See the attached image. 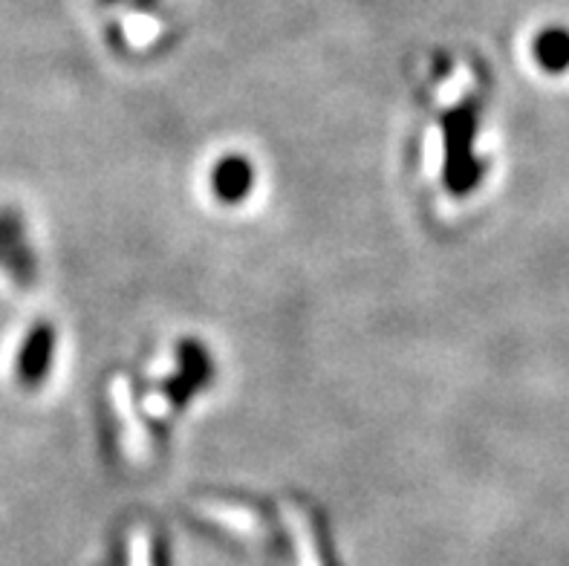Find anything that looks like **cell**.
<instances>
[{
	"label": "cell",
	"instance_id": "obj_1",
	"mask_svg": "<svg viewBox=\"0 0 569 566\" xmlns=\"http://www.w3.org/2000/svg\"><path fill=\"white\" fill-rule=\"evenodd\" d=\"M535 50H538V61L547 70H563L569 64V32H563V29H549V32H543L538 38Z\"/></svg>",
	"mask_w": 569,
	"mask_h": 566
}]
</instances>
